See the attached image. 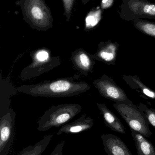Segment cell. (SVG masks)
Wrapping results in <instances>:
<instances>
[{"instance_id": "cell-1", "label": "cell", "mask_w": 155, "mask_h": 155, "mask_svg": "<svg viewBox=\"0 0 155 155\" xmlns=\"http://www.w3.org/2000/svg\"><path fill=\"white\" fill-rule=\"evenodd\" d=\"M74 77L59 78L35 84L23 85L16 87L17 92L35 97H72L85 93L91 88L87 83Z\"/></svg>"}, {"instance_id": "cell-2", "label": "cell", "mask_w": 155, "mask_h": 155, "mask_svg": "<svg viewBox=\"0 0 155 155\" xmlns=\"http://www.w3.org/2000/svg\"><path fill=\"white\" fill-rule=\"evenodd\" d=\"M24 21L32 28L38 31H46L52 28L53 19L51 9L45 0H19Z\"/></svg>"}, {"instance_id": "cell-3", "label": "cell", "mask_w": 155, "mask_h": 155, "mask_svg": "<svg viewBox=\"0 0 155 155\" xmlns=\"http://www.w3.org/2000/svg\"><path fill=\"white\" fill-rule=\"evenodd\" d=\"M78 104H66L52 106L38 120L39 132H45L52 127H59L72 120L82 111Z\"/></svg>"}, {"instance_id": "cell-4", "label": "cell", "mask_w": 155, "mask_h": 155, "mask_svg": "<svg viewBox=\"0 0 155 155\" xmlns=\"http://www.w3.org/2000/svg\"><path fill=\"white\" fill-rule=\"evenodd\" d=\"M32 63L23 69L20 77L22 81L37 77L51 71L61 64L58 56H52L47 48L37 49L31 54Z\"/></svg>"}, {"instance_id": "cell-5", "label": "cell", "mask_w": 155, "mask_h": 155, "mask_svg": "<svg viewBox=\"0 0 155 155\" xmlns=\"http://www.w3.org/2000/svg\"><path fill=\"white\" fill-rule=\"evenodd\" d=\"M114 107L125 120L131 130L140 133L147 138H150L152 133L150 124L138 106L115 103Z\"/></svg>"}, {"instance_id": "cell-6", "label": "cell", "mask_w": 155, "mask_h": 155, "mask_svg": "<svg viewBox=\"0 0 155 155\" xmlns=\"http://www.w3.org/2000/svg\"><path fill=\"white\" fill-rule=\"evenodd\" d=\"M119 15L126 21L155 19V3L147 0H122Z\"/></svg>"}, {"instance_id": "cell-7", "label": "cell", "mask_w": 155, "mask_h": 155, "mask_svg": "<svg viewBox=\"0 0 155 155\" xmlns=\"http://www.w3.org/2000/svg\"><path fill=\"white\" fill-rule=\"evenodd\" d=\"M94 86L99 94L106 99L112 100L115 103L133 104L127 97L123 89L120 87L112 78L103 74L100 78L94 80Z\"/></svg>"}, {"instance_id": "cell-8", "label": "cell", "mask_w": 155, "mask_h": 155, "mask_svg": "<svg viewBox=\"0 0 155 155\" xmlns=\"http://www.w3.org/2000/svg\"><path fill=\"white\" fill-rule=\"evenodd\" d=\"M15 114L13 109L1 115L0 117V155H7L14 137Z\"/></svg>"}, {"instance_id": "cell-9", "label": "cell", "mask_w": 155, "mask_h": 155, "mask_svg": "<svg viewBox=\"0 0 155 155\" xmlns=\"http://www.w3.org/2000/svg\"><path fill=\"white\" fill-rule=\"evenodd\" d=\"M119 48V44L117 42H113L110 40L101 42L98 45L96 53L93 54V57L95 60L107 65H115Z\"/></svg>"}, {"instance_id": "cell-10", "label": "cell", "mask_w": 155, "mask_h": 155, "mask_svg": "<svg viewBox=\"0 0 155 155\" xmlns=\"http://www.w3.org/2000/svg\"><path fill=\"white\" fill-rule=\"evenodd\" d=\"M71 60L75 69L83 75L87 76L89 73L93 72L95 60L93 54L84 49L79 48L73 52Z\"/></svg>"}, {"instance_id": "cell-11", "label": "cell", "mask_w": 155, "mask_h": 155, "mask_svg": "<svg viewBox=\"0 0 155 155\" xmlns=\"http://www.w3.org/2000/svg\"><path fill=\"white\" fill-rule=\"evenodd\" d=\"M101 137L107 155H133L126 144L117 136L104 134Z\"/></svg>"}, {"instance_id": "cell-12", "label": "cell", "mask_w": 155, "mask_h": 155, "mask_svg": "<svg viewBox=\"0 0 155 155\" xmlns=\"http://www.w3.org/2000/svg\"><path fill=\"white\" fill-rule=\"evenodd\" d=\"M93 119L86 117V114H83L79 118L72 123L66 124L62 126L56 134L60 135L63 134H79L91 129L93 125Z\"/></svg>"}, {"instance_id": "cell-13", "label": "cell", "mask_w": 155, "mask_h": 155, "mask_svg": "<svg viewBox=\"0 0 155 155\" xmlns=\"http://www.w3.org/2000/svg\"><path fill=\"white\" fill-rule=\"evenodd\" d=\"M98 108L103 118L105 124L112 131L121 134H126L123 124L117 117L110 110L105 104L97 103Z\"/></svg>"}, {"instance_id": "cell-14", "label": "cell", "mask_w": 155, "mask_h": 155, "mask_svg": "<svg viewBox=\"0 0 155 155\" xmlns=\"http://www.w3.org/2000/svg\"><path fill=\"white\" fill-rule=\"evenodd\" d=\"M123 78L132 89L140 93L141 97L146 99H155V91L145 84L137 75H123Z\"/></svg>"}, {"instance_id": "cell-15", "label": "cell", "mask_w": 155, "mask_h": 155, "mask_svg": "<svg viewBox=\"0 0 155 155\" xmlns=\"http://www.w3.org/2000/svg\"><path fill=\"white\" fill-rule=\"evenodd\" d=\"M131 131L138 155H155V148L153 143L140 133Z\"/></svg>"}, {"instance_id": "cell-16", "label": "cell", "mask_w": 155, "mask_h": 155, "mask_svg": "<svg viewBox=\"0 0 155 155\" xmlns=\"http://www.w3.org/2000/svg\"><path fill=\"white\" fill-rule=\"evenodd\" d=\"M52 137L51 134L45 136L33 145H30L24 148L17 155H42L51 143Z\"/></svg>"}, {"instance_id": "cell-17", "label": "cell", "mask_w": 155, "mask_h": 155, "mask_svg": "<svg viewBox=\"0 0 155 155\" xmlns=\"http://www.w3.org/2000/svg\"><path fill=\"white\" fill-rule=\"evenodd\" d=\"M102 11L101 7H97L87 14L85 19V31H90L98 24L102 19Z\"/></svg>"}, {"instance_id": "cell-18", "label": "cell", "mask_w": 155, "mask_h": 155, "mask_svg": "<svg viewBox=\"0 0 155 155\" xmlns=\"http://www.w3.org/2000/svg\"><path fill=\"white\" fill-rule=\"evenodd\" d=\"M133 25L141 32L155 38V22L139 19L133 21Z\"/></svg>"}, {"instance_id": "cell-19", "label": "cell", "mask_w": 155, "mask_h": 155, "mask_svg": "<svg viewBox=\"0 0 155 155\" xmlns=\"http://www.w3.org/2000/svg\"><path fill=\"white\" fill-rule=\"evenodd\" d=\"M138 107L144 115L149 124L153 126L155 129V109L149 107L142 103L139 104Z\"/></svg>"}, {"instance_id": "cell-20", "label": "cell", "mask_w": 155, "mask_h": 155, "mask_svg": "<svg viewBox=\"0 0 155 155\" xmlns=\"http://www.w3.org/2000/svg\"><path fill=\"white\" fill-rule=\"evenodd\" d=\"M74 1L75 0H62L64 10L63 15L68 20L71 19Z\"/></svg>"}, {"instance_id": "cell-21", "label": "cell", "mask_w": 155, "mask_h": 155, "mask_svg": "<svg viewBox=\"0 0 155 155\" xmlns=\"http://www.w3.org/2000/svg\"><path fill=\"white\" fill-rule=\"evenodd\" d=\"M65 143V141H62L59 143L55 147L50 155H63V149Z\"/></svg>"}, {"instance_id": "cell-22", "label": "cell", "mask_w": 155, "mask_h": 155, "mask_svg": "<svg viewBox=\"0 0 155 155\" xmlns=\"http://www.w3.org/2000/svg\"><path fill=\"white\" fill-rule=\"evenodd\" d=\"M114 2L115 0H102L100 7L103 10L108 9L113 6Z\"/></svg>"}, {"instance_id": "cell-23", "label": "cell", "mask_w": 155, "mask_h": 155, "mask_svg": "<svg viewBox=\"0 0 155 155\" xmlns=\"http://www.w3.org/2000/svg\"><path fill=\"white\" fill-rule=\"evenodd\" d=\"M82 1V2L84 4H86L87 3L89 2L91 0H81Z\"/></svg>"}]
</instances>
